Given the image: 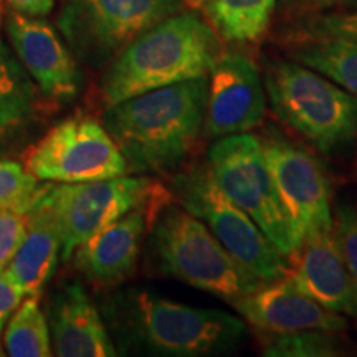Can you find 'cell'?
<instances>
[{
  "label": "cell",
  "mask_w": 357,
  "mask_h": 357,
  "mask_svg": "<svg viewBox=\"0 0 357 357\" xmlns=\"http://www.w3.org/2000/svg\"><path fill=\"white\" fill-rule=\"evenodd\" d=\"M38 181L91 182L126 176L128 160L108 129L91 116H71L53 126L24 154Z\"/></svg>",
  "instance_id": "10"
},
{
  "label": "cell",
  "mask_w": 357,
  "mask_h": 357,
  "mask_svg": "<svg viewBox=\"0 0 357 357\" xmlns=\"http://www.w3.org/2000/svg\"><path fill=\"white\" fill-rule=\"evenodd\" d=\"M280 281L328 310L356 318L354 293L334 229L307 236L288 257V271Z\"/></svg>",
  "instance_id": "15"
},
{
  "label": "cell",
  "mask_w": 357,
  "mask_h": 357,
  "mask_svg": "<svg viewBox=\"0 0 357 357\" xmlns=\"http://www.w3.org/2000/svg\"><path fill=\"white\" fill-rule=\"evenodd\" d=\"M172 200L131 211L89 236L75 250V266L96 287H114L136 273L142 240L159 212Z\"/></svg>",
  "instance_id": "14"
},
{
  "label": "cell",
  "mask_w": 357,
  "mask_h": 357,
  "mask_svg": "<svg viewBox=\"0 0 357 357\" xmlns=\"http://www.w3.org/2000/svg\"><path fill=\"white\" fill-rule=\"evenodd\" d=\"M334 235L349 273L357 318V208L344 204L339 205L334 215Z\"/></svg>",
  "instance_id": "26"
},
{
  "label": "cell",
  "mask_w": 357,
  "mask_h": 357,
  "mask_svg": "<svg viewBox=\"0 0 357 357\" xmlns=\"http://www.w3.org/2000/svg\"><path fill=\"white\" fill-rule=\"evenodd\" d=\"M294 43L303 40L331 37V35H357V10L323 13L301 19L288 32Z\"/></svg>",
  "instance_id": "25"
},
{
  "label": "cell",
  "mask_w": 357,
  "mask_h": 357,
  "mask_svg": "<svg viewBox=\"0 0 357 357\" xmlns=\"http://www.w3.org/2000/svg\"><path fill=\"white\" fill-rule=\"evenodd\" d=\"M6 33L45 98L61 102L75 100L82 88L77 56L48 22L10 10L6 15Z\"/></svg>",
  "instance_id": "13"
},
{
  "label": "cell",
  "mask_w": 357,
  "mask_h": 357,
  "mask_svg": "<svg viewBox=\"0 0 357 357\" xmlns=\"http://www.w3.org/2000/svg\"><path fill=\"white\" fill-rule=\"evenodd\" d=\"M184 8L182 0H65L56 25L78 61L102 68L142 33Z\"/></svg>",
  "instance_id": "6"
},
{
  "label": "cell",
  "mask_w": 357,
  "mask_h": 357,
  "mask_svg": "<svg viewBox=\"0 0 357 357\" xmlns=\"http://www.w3.org/2000/svg\"><path fill=\"white\" fill-rule=\"evenodd\" d=\"M61 236V258L70 260L89 236L136 208L174 200L171 190L149 177L121 176L38 189Z\"/></svg>",
  "instance_id": "8"
},
{
  "label": "cell",
  "mask_w": 357,
  "mask_h": 357,
  "mask_svg": "<svg viewBox=\"0 0 357 357\" xmlns=\"http://www.w3.org/2000/svg\"><path fill=\"white\" fill-rule=\"evenodd\" d=\"M40 189L38 178L17 160L0 159V211L25 213Z\"/></svg>",
  "instance_id": "24"
},
{
  "label": "cell",
  "mask_w": 357,
  "mask_h": 357,
  "mask_svg": "<svg viewBox=\"0 0 357 357\" xmlns=\"http://www.w3.org/2000/svg\"><path fill=\"white\" fill-rule=\"evenodd\" d=\"M276 7L288 19H307L323 13L356 12L357 0H278Z\"/></svg>",
  "instance_id": "28"
},
{
  "label": "cell",
  "mask_w": 357,
  "mask_h": 357,
  "mask_svg": "<svg viewBox=\"0 0 357 357\" xmlns=\"http://www.w3.org/2000/svg\"><path fill=\"white\" fill-rule=\"evenodd\" d=\"M231 306L242 318L266 334L294 333L305 329L344 331L347 321L306 294L294 291L283 281L263 283Z\"/></svg>",
  "instance_id": "16"
},
{
  "label": "cell",
  "mask_w": 357,
  "mask_h": 357,
  "mask_svg": "<svg viewBox=\"0 0 357 357\" xmlns=\"http://www.w3.org/2000/svg\"><path fill=\"white\" fill-rule=\"evenodd\" d=\"M276 2L278 0H207L205 10L220 38L252 43L266 33Z\"/></svg>",
  "instance_id": "21"
},
{
  "label": "cell",
  "mask_w": 357,
  "mask_h": 357,
  "mask_svg": "<svg viewBox=\"0 0 357 357\" xmlns=\"http://www.w3.org/2000/svg\"><path fill=\"white\" fill-rule=\"evenodd\" d=\"M40 89L0 37V154L19 141L40 113Z\"/></svg>",
  "instance_id": "19"
},
{
  "label": "cell",
  "mask_w": 357,
  "mask_h": 357,
  "mask_svg": "<svg viewBox=\"0 0 357 357\" xmlns=\"http://www.w3.org/2000/svg\"><path fill=\"white\" fill-rule=\"evenodd\" d=\"M25 240L3 273L19 283L26 296L38 298L61 255V236L55 218L38 197V190L25 211Z\"/></svg>",
  "instance_id": "18"
},
{
  "label": "cell",
  "mask_w": 357,
  "mask_h": 357,
  "mask_svg": "<svg viewBox=\"0 0 357 357\" xmlns=\"http://www.w3.org/2000/svg\"><path fill=\"white\" fill-rule=\"evenodd\" d=\"M220 35L202 17L181 10L142 33L101 79L105 108L167 84L207 77L222 56Z\"/></svg>",
  "instance_id": "3"
},
{
  "label": "cell",
  "mask_w": 357,
  "mask_h": 357,
  "mask_svg": "<svg viewBox=\"0 0 357 357\" xmlns=\"http://www.w3.org/2000/svg\"><path fill=\"white\" fill-rule=\"evenodd\" d=\"M346 354L334 331L305 329V331L270 334L263 346L266 357H334Z\"/></svg>",
  "instance_id": "23"
},
{
  "label": "cell",
  "mask_w": 357,
  "mask_h": 357,
  "mask_svg": "<svg viewBox=\"0 0 357 357\" xmlns=\"http://www.w3.org/2000/svg\"><path fill=\"white\" fill-rule=\"evenodd\" d=\"M207 166L223 194L248 213L284 257L291 255L289 227L260 137L250 132L218 137L207 151Z\"/></svg>",
  "instance_id": "9"
},
{
  "label": "cell",
  "mask_w": 357,
  "mask_h": 357,
  "mask_svg": "<svg viewBox=\"0 0 357 357\" xmlns=\"http://www.w3.org/2000/svg\"><path fill=\"white\" fill-rule=\"evenodd\" d=\"M208 78L204 134L211 139L248 132L263 121L265 83L255 61L238 52L222 53Z\"/></svg>",
  "instance_id": "12"
},
{
  "label": "cell",
  "mask_w": 357,
  "mask_h": 357,
  "mask_svg": "<svg viewBox=\"0 0 357 357\" xmlns=\"http://www.w3.org/2000/svg\"><path fill=\"white\" fill-rule=\"evenodd\" d=\"M265 89L280 121L331 154L357 136V98L294 60L266 66Z\"/></svg>",
  "instance_id": "5"
},
{
  "label": "cell",
  "mask_w": 357,
  "mask_h": 357,
  "mask_svg": "<svg viewBox=\"0 0 357 357\" xmlns=\"http://www.w3.org/2000/svg\"><path fill=\"white\" fill-rule=\"evenodd\" d=\"M291 60L318 71L357 98V35H331L296 42Z\"/></svg>",
  "instance_id": "20"
},
{
  "label": "cell",
  "mask_w": 357,
  "mask_h": 357,
  "mask_svg": "<svg viewBox=\"0 0 357 357\" xmlns=\"http://www.w3.org/2000/svg\"><path fill=\"white\" fill-rule=\"evenodd\" d=\"M182 2L185 3V7H189V8H200V7H204L205 3H207V0H182Z\"/></svg>",
  "instance_id": "31"
},
{
  "label": "cell",
  "mask_w": 357,
  "mask_h": 357,
  "mask_svg": "<svg viewBox=\"0 0 357 357\" xmlns=\"http://www.w3.org/2000/svg\"><path fill=\"white\" fill-rule=\"evenodd\" d=\"M26 235L25 213L0 211V273L6 271L8 263L19 252Z\"/></svg>",
  "instance_id": "27"
},
{
  "label": "cell",
  "mask_w": 357,
  "mask_h": 357,
  "mask_svg": "<svg viewBox=\"0 0 357 357\" xmlns=\"http://www.w3.org/2000/svg\"><path fill=\"white\" fill-rule=\"evenodd\" d=\"M106 318L124 347L166 357H202L235 351L247 336L245 319L126 289L106 303Z\"/></svg>",
  "instance_id": "2"
},
{
  "label": "cell",
  "mask_w": 357,
  "mask_h": 357,
  "mask_svg": "<svg viewBox=\"0 0 357 357\" xmlns=\"http://www.w3.org/2000/svg\"><path fill=\"white\" fill-rule=\"evenodd\" d=\"M261 142L296 252L310 235L334 229L328 178L318 160L278 132Z\"/></svg>",
  "instance_id": "11"
},
{
  "label": "cell",
  "mask_w": 357,
  "mask_h": 357,
  "mask_svg": "<svg viewBox=\"0 0 357 357\" xmlns=\"http://www.w3.org/2000/svg\"><path fill=\"white\" fill-rule=\"evenodd\" d=\"M149 245L159 271L230 305L261 281L230 255L211 229L185 208L169 202L151 227Z\"/></svg>",
  "instance_id": "4"
},
{
  "label": "cell",
  "mask_w": 357,
  "mask_h": 357,
  "mask_svg": "<svg viewBox=\"0 0 357 357\" xmlns=\"http://www.w3.org/2000/svg\"><path fill=\"white\" fill-rule=\"evenodd\" d=\"M53 354L60 357H114L100 311L79 283H70L55 294L50 305Z\"/></svg>",
  "instance_id": "17"
},
{
  "label": "cell",
  "mask_w": 357,
  "mask_h": 357,
  "mask_svg": "<svg viewBox=\"0 0 357 357\" xmlns=\"http://www.w3.org/2000/svg\"><path fill=\"white\" fill-rule=\"evenodd\" d=\"M3 344L12 357H50L53 354L48 321L40 310L37 298H29L17 307L15 314L7 323Z\"/></svg>",
  "instance_id": "22"
},
{
  "label": "cell",
  "mask_w": 357,
  "mask_h": 357,
  "mask_svg": "<svg viewBox=\"0 0 357 357\" xmlns=\"http://www.w3.org/2000/svg\"><path fill=\"white\" fill-rule=\"evenodd\" d=\"M208 77L167 84L105 108L129 172L167 174L185 162L204 131Z\"/></svg>",
  "instance_id": "1"
},
{
  "label": "cell",
  "mask_w": 357,
  "mask_h": 357,
  "mask_svg": "<svg viewBox=\"0 0 357 357\" xmlns=\"http://www.w3.org/2000/svg\"><path fill=\"white\" fill-rule=\"evenodd\" d=\"M25 296V289L19 283L8 278L6 273H0V333L8 323V318L24 303Z\"/></svg>",
  "instance_id": "29"
},
{
  "label": "cell",
  "mask_w": 357,
  "mask_h": 357,
  "mask_svg": "<svg viewBox=\"0 0 357 357\" xmlns=\"http://www.w3.org/2000/svg\"><path fill=\"white\" fill-rule=\"evenodd\" d=\"M169 190L182 208L202 220L230 255L261 281L271 283L287 275L288 257L223 194L208 166H190L177 172Z\"/></svg>",
  "instance_id": "7"
},
{
  "label": "cell",
  "mask_w": 357,
  "mask_h": 357,
  "mask_svg": "<svg viewBox=\"0 0 357 357\" xmlns=\"http://www.w3.org/2000/svg\"><path fill=\"white\" fill-rule=\"evenodd\" d=\"M10 10L30 17H45L53 10L55 0H6Z\"/></svg>",
  "instance_id": "30"
}]
</instances>
